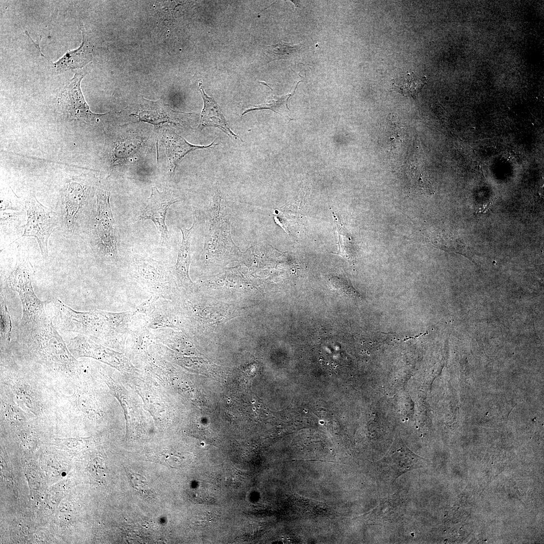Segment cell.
<instances>
[{
    "label": "cell",
    "mask_w": 544,
    "mask_h": 544,
    "mask_svg": "<svg viewBox=\"0 0 544 544\" xmlns=\"http://www.w3.org/2000/svg\"><path fill=\"white\" fill-rule=\"evenodd\" d=\"M16 335L27 354L49 369L69 373L78 370L79 361L47 316L32 323L18 325Z\"/></svg>",
    "instance_id": "1"
},
{
    "label": "cell",
    "mask_w": 544,
    "mask_h": 544,
    "mask_svg": "<svg viewBox=\"0 0 544 544\" xmlns=\"http://www.w3.org/2000/svg\"><path fill=\"white\" fill-rule=\"evenodd\" d=\"M53 309L52 321L56 329L103 340H111L125 334L137 314L134 310L118 313L98 310L78 311L59 300L53 303Z\"/></svg>",
    "instance_id": "2"
},
{
    "label": "cell",
    "mask_w": 544,
    "mask_h": 544,
    "mask_svg": "<svg viewBox=\"0 0 544 544\" xmlns=\"http://www.w3.org/2000/svg\"><path fill=\"white\" fill-rule=\"evenodd\" d=\"M34 273L28 256L18 247L17 262L7 282L10 288L18 294L21 300L23 315L20 325L35 322L47 316L45 307L47 302L40 300L33 288Z\"/></svg>",
    "instance_id": "3"
},
{
    "label": "cell",
    "mask_w": 544,
    "mask_h": 544,
    "mask_svg": "<svg viewBox=\"0 0 544 544\" xmlns=\"http://www.w3.org/2000/svg\"><path fill=\"white\" fill-rule=\"evenodd\" d=\"M92 189L90 178L80 175L65 179L59 191L57 214L62 229L72 234Z\"/></svg>",
    "instance_id": "4"
},
{
    "label": "cell",
    "mask_w": 544,
    "mask_h": 544,
    "mask_svg": "<svg viewBox=\"0 0 544 544\" xmlns=\"http://www.w3.org/2000/svg\"><path fill=\"white\" fill-rule=\"evenodd\" d=\"M110 188L107 180L102 181L96 190V211L94 228L99 249L111 260H116L117 252L115 224L110 204Z\"/></svg>",
    "instance_id": "5"
},
{
    "label": "cell",
    "mask_w": 544,
    "mask_h": 544,
    "mask_svg": "<svg viewBox=\"0 0 544 544\" xmlns=\"http://www.w3.org/2000/svg\"><path fill=\"white\" fill-rule=\"evenodd\" d=\"M24 206L27 219L21 237L35 238L42 257L46 259L48 255V239L58 224V216L51 209L41 204L33 191L31 192L27 197Z\"/></svg>",
    "instance_id": "6"
},
{
    "label": "cell",
    "mask_w": 544,
    "mask_h": 544,
    "mask_svg": "<svg viewBox=\"0 0 544 544\" xmlns=\"http://www.w3.org/2000/svg\"><path fill=\"white\" fill-rule=\"evenodd\" d=\"M132 264L138 281L155 296L165 299L171 283L170 271L158 261L137 255L133 256Z\"/></svg>",
    "instance_id": "7"
},
{
    "label": "cell",
    "mask_w": 544,
    "mask_h": 544,
    "mask_svg": "<svg viewBox=\"0 0 544 544\" xmlns=\"http://www.w3.org/2000/svg\"><path fill=\"white\" fill-rule=\"evenodd\" d=\"M83 73H77L61 92L59 103L63 113L71 120L91 124L99 117L107 114L92 112L86 102L80 88Z\"/></svg>",
    "instance_id": "8"
},
{
    "label": "cell",
    "mask_w": 544,
    "mask_h": 544,
    "mask_svg": "<svg viewBox=\"0 0 544 544\" xmlns=\"http://www.w3.org/2000/svg\"><path fill=\"white\" fill-rule=\"evenodd\" d=\"M137 111L131 114L135 117V121L147 122L154 125L169 124L180 128L190 127L193 116V113L173 110L165 104L162 98L152 101L143 98Z\"/></svg>",
    "instance_id": "9"
},
{
    "label": "cell",
    "mask_w": 544,
    "mask_h": 544,
    "mask_svg": "<svg viewBox=\"0 0 544 544\" xmlns=\"http://www.w3.org/2000/svg\"><path fill=\"white\" fill-rule=\"evenodd\" d=\"M426 461V459L411 452L400 442H395L386 456L379 461L377 466L380 473L395 480L413 469L425 467Z\"/></svg>",
    "instance_id": "10"
},
{
    "label": "cell",
    "mask_w": 544,
    "mask_h": 544,
    "mask_svg": "<svg viewBox=\"0 0 544 544\" xmlns=\"http://www.w3.org/2000/svg\"><path fill=\"white\" fill-rule=\"evenodd\" d=\"M180 200L172 193L167 191H159L157 187H153L151 194L140 219L144 221L150 220L153 222L160 232V241L162 245L169 239V232L165 224L166 215L170 206Z\"/></svg>",
    "instance_id": "11"
},
{
    "label": "cell",
    "mask_w": 544,
    "mask_h": 544,
    "mask_svg": "<svg viewBox=\"0 0 544 544\" xmlns=\"http://www.w3.org/2000/svg\"><path fill=\"white\" fill-rule=\"evenodd\" d=\"M162 139L167 157L169 173L171 176H174L178 163L187 154L198 149L211 148L218 145L215 142L207 146L192 145L170 129H166L163 132Z\"/></svg>",
    "instance_id": "12"
},
{
    "label": "cell",
    "mask_w": 544,
    "mask_h": 544,
    "mask_svg": "<svg viewBox=\"0 0 544 544\" xmlns=\"http://www.w3.org/2000/svg\"><path fill=\"white\" fill-rule=\"evenodd\" d=\"M67 347L76 359L87 357L116 365L119 361L116 353L93 342L89 337L79 334L69 341Z\"/></svg>",
    "instance_id": "13"
},
{
    "label": "cell",
    "mask_w": 544,
    "mask_h": 544,
    "mask_svg": "<svg viewBox=\"0 0 544 544\" xmlns=\"http://www.w3.org/2000/svg\"><path fill=\"white\" fill-rule=\"evenodd\" d=\"M198 90L202 97L203 107L197 127L199 131L207 127L219 128L227 135L235 139H241L231 130L222 110L216 101L208 96L205 92L201 83H199Z\"/></svg>",
    "instance_id": "14"
},
{
    "label": "cell",
    "mask_w": 544,
    "mask_h": 544,
    "mask_svg": "<svg viewBox=\"0 0 544 544\" xmlns=\"http://www.w3.org/2000/svg\"><path fill=\"white\" fill-rule=\"evenodd\" d=\"M83 35L82 43L77 49L67 51L58 61L53 63L54 67L58 72H62L82 67L92 58V50L87 42V34L82 27Z\"/></svg>",
    "instance_id": "15"
},
{
    "label": "cell",
    "mask_w": 544,
    "mask_h": 544,
    "mask_svg": "<svg viewBox=\"0 0 544 544\" xmlns=\"http://www.w3.org/2000/svg\"><path fill=\"white\" fill-rule=\"evenodd\" d=\"M195 221V217H194L192 226L189 229L180 228L182 234V239L178 253L177 262L175 265V270L178 280L185 287H190L192 284L189 275V268L191 257V234L194 227Z\"/></svg>",
    "instance_id": "16"
},
{
    "label": "cell",
    "mask_w": 544,
    "mask_h": 544,
    "mask_svg": "<svg viewBox=\"0 0 544 544\" xmlns=\"http://www.w3.org/2000/svg\"><path fill=\"white\" fill-rule=\"evenodd\" d=\"M302 81H300L297 83L294 90L291 93L281 96L272 95L265 102L260 105H254L245 110L242 114V116L252 111L269 109L282 116L287 117L290 120H293L289 116L290 109L288 107V100L296 93V89L299 83Z\"/></svg>",
    "instance_id": "17"
},
{
    "label": "cell",
    "mask_w": 544,
    "mask_h": 544,
    "mask_svg": "<svg viewBox=\"0 0 544 544\" xmlns=\"http://www.w3.org/2000/svg\"><path fill=\"white\" fill-rule=\"evenodd\" d=\"M303 47V44L302 43L292 45L291 43L280 41L267 46L265 49V53L268 61L286 59L297 56L300 53Z\"/></svg>",
    "instance_id": "18"
},
{
    "label": "cell",
    "mask_w": 544,
    "mask_h": 544,
    "mask_svg": "<svg viewBox=\"0 0 544 544\" xmlns=\"http://www.w3.org/2000/svg\"><path fill=\"white\" fill-rule=\"evenodd\" d=\"M427 83L425 77L407 73L405 75L395 80L394 87L399 93L404 95L415 96Z\"/></svg>",
    "instance_id": "19"
},
{
    "label": "cell",
    "mask_w": 544,
    "mask_h": 544,
    "mask_svg": "<svg viewBox=\"0 0 544 544\" xmlns=\"http://www.w3.org/2000/svg\"><path fill=\"white\" fill-rule=\"evenodd\" d=\"M1 327L0 336L2 345H9L11 341V333L12 328V322L7 305L1 300Z\"/></svg>",
    "instance_id": "20"
},
{
    "label": "cell",
    "mask_w": 544,
    "mask_h": 544,
    "mask_svg": "<svg viewBox=\"0 0 544 544\" xmlns=\"http://www.w3.org/2000/svg\"><path fill=\"white\" fill-rule=\"evenodd\" d=\"M15 395L18 403L22 406L34 414L39 412V402L27 389L18 387L15 390Z\"/></svg>",
    "instance_id": "21"
},
{
    "label": "cell",
    "mask_w": 544,
    "mask_h": 544,
    "mask_svg": "<svg viewBox=\"0 0 544 544\" xmlns=\"http://www.w3.org/2000/svg\"><path fill=\"white\" fill-rule=\"evenodd\" d=\"M88 470L91 475L99 481H103L107 476L106 463L103 458L100 457H95L90 461Z\"/></svg>",
    "instance_id": "22"
},
{
    "label": "cell",
    "mask_w": 544,
    "mask_h": 544,
    "mask_svg": "<svg viewBox=\"0 0 544 544\" xmlns=\"http://www.w3.org/2000/svg\"><path fill=\"white\" fill-rule=\"evenodd\" d=\"M335 223L336 225V226L339 236V254L344 257H346L347 258H351L350 256L352 255L351 253L353 251L352 245L351 243L350 242V239L344 227L341 226L339 222L335 221Z\"/></svg>",
    "instance_id": "23"
},
{
    "label": "cell",
    "mask_w": 544,
    "mask_h": 544,
    "mask_svg": "<svg viewBox=\"0 0 544 544\" xmlns=\"http://www.w3.org/2000/svg\"><path fill=\"white\" fill-rule=\"evenodd\" d=\"M128 479L132 487L143 496H149L151 490L148 481L142 475L138 473H130Z\"/></svg>",
    "instance_id": "24"
},
{
    "label": "cell",
    "mask_w": 544,
    "mask_h": 544,
    "mask_svg": "<svg viewBox=\"0 0 544 544\" xmlns=\"http://www.w3.org/2000/svg\"><path fill=\"white\" fill-rule=\"evenodd\" d=\"M58 440L64 446L72 450H79L83 448L86 443V439L81 438L58 439Z\"/></svg>",
    "instance_id": "25"
},
{
    "label": "cell",
    "mask_w": 544,
    "mask_h": 544,
    "mask_svg": "<svg viewBox=\"0 0 544 544\" xmlns=\"http://www.w3.org/2000/svg\"><path fill=\"white\" fill-rule=\"evenodd\" d=\"M8 413L9 416L8 417L10 419L13 420V421H14V420H15V421H22V418L21 417L20 414L18 413L17 411L15 410L14 408H9L8 411Z\"/></svg>",
    "instance_id": "26"
}]
</instances>
